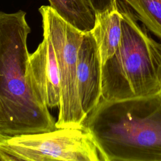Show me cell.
Returning a JSON list of instances; mask_svg holds the SVG:
<instances>
[{
    "instance_id": "cell-7",
    "label": "cell",
    "mask_w": 161,
    "mask_h": 161,
    "mask_svg": "<svg viewBox=\"0 0 161 161\" xmlns=\"http://www.w3.org/2000/svg\"><path fill=\"white\" fill-rule=\"evenodd\" d=\"M102 62L91 31L84 32L77 52V83L82 109L86 116L101 98Z\"/></svg>"
},
{
    "instance_id": "cell-9",
    "label": "cell",
    "mask_w": 161,
    "mask_h": 161,
    "mask_svg": "<svg viewBox=\"0 0 161 161\" xmlns=\"http://www.w3.org/2000/svg\"><path fill=\"white\" fill-rule=\"evenodd\" d=\"M50 6L64 20L82 32L92 30L95 13L87 0H48Z\"/></svg>"
},
{
    "instance_id": "cell-10",
    "label": "cell",
    "mask_w": 161,
    "mask_h": 161,
    "mask_svg": "<svg viewBox=\"0 0 161 161\" xmlns=\"http://www.w3.org/2000/svg\"><path fill=\"white\" fill-rule=\"evenodd\" d=\"M133 11L143 26L161 40V0H121Z\"/></svg>"
},
{
    "instance_id": "cell-1",
    "label": "cell",
    "mask_w": 161,
    "mask_h": 161,
    "mask_svg": "<svg viewBox=\"0 0 161 161\" xmlns=\"http://www.w3.org/2000/svg\"><path fill=\"white\" fill-rule=\"evenodd\" d=\"M84 127L104 161H161V93L101 99Z\"/></svg>"
},
{
    "instance_id": "cell-4",
    "label": "cell",
    "mask_w": 161,
    "mask_h": 161,
    "mask_svg": "<svg viewBox=\"0 0 161 161\" xmlns=\"http://www.w3.org/2000/svg\"><path fill=\"white\" fill-rule=\"evenodd\" d=\"M99 161L91 133L83 128L6 136L0 134V161Z\"/></svg>"
},
{
    "instance_id": "cell-5",
    "label": "cell",
    "mask_w": 161,
    "mask_h": 161,
    "mask_svg": "<svg viewBox=\"0 0 161 161\" xmlns=\"http://www.w3.org/2000/svg\"><path fill=\"white\" fill-rule=\"evenodd\" d=\"M43 34L51 40L55 52L60 79V103L57 128H83L87 117L79 96L77 83V52L84 32L64 20L50 6L38 9Z\"/></svg>"
},
{
    "instance_id": "cell-6",
    "label": "cell",
    "mask_w": 161,
    "mask_h": 161,
    "mask_svg": "<svg viewBox=\"0 0 161 161\" xmlns=\"http://www.w3.org/2000/svg\"><path fill=\"white\" fill-rule=\"evenodd\" d=\"M26 77L33 93L48 108L59 107L60 74L53 44L45 34L36 50L29 55Z\"/></svg>"
},
{
    "instance_id": "cell-2",
    "label": "cell",
    "mask_w": 161,
    "mask_h": 161,
    "mask_svg": "<svg viewBox=\"0 0 161 161\" xmlns=\"http://www.w3.org/2000/svg\"><path fill=\"white\" fill-rule=\"evenodd\" d=\"M26 12L0 11V134L16 136L57 129L48 108L26 77L31 28Z\"/></svg>"
},
{
    "instance_id": "cell-11",
    "label": "cell",
    "mask_w": 161,
    "mask_h": 161,
    "mask_svg": "<svg viewBox=\"0 0 161 161\" xmlns=\"http://www.w3.org/2000/svg\"><path fill=\"white\" fill-rule=\"evenodd\" d=\"M94 13L103 12L117 4L118 0H87Z\"/></svg>"
},
{
    "instance_id": "cell-8",
    "label": "cell",
    "mask_w": 161,
    "mask_h": 161,
    "mask_svg": "<svg viewBox=\"0 0 161 161\" xmlns=\"http://www.w3.org/2000/svg\"><path fill=\"white\" fill-rule=\"evenodd\" d=\"M91 33L97 45L103 65L114 54L121 38V14L118 3L108 10L95 13Z\"/></svg>"
},
{
    "instance_id": "cell-3",
    "label": "cell",
    "mask_w": 161,
    "mask_h": 161,
    "mask_svg": "<svg viewBox=\"0 0 161 161\" xmlns=\"http://www.w3.org/2000/svg\"><path fill=\"white\" fill-rule=\"evenodd\" d=\"M121 38L114 54L102 65L101 98L119 100L161 93V43L142 27L121 0Z\"/></svg>"
}]
</instances>
